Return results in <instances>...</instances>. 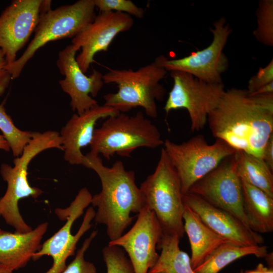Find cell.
<instances>
[{
  "mask_svg": "<svg viewBox=\"0 0 273 273\" xmlns=\"http://www.w3.org/2000/svg\"><path fill=\"white\" fill-rule=\"evenodd\" d=\"M207 122L216 139L262 159L273 134V112L259 106L246 89L235 87L224 92Z\"/></svg>",
  "mask_w": 273,
  "mask_h": 273,
  "instance_id": "cell-1",
  "label": "cell"
},
{
  "mask_svg": "<svg viewBox=\"0 0 273 273\" xmlns=\"http://www.w3.org/2000/svg\"><path fill=\"white\" fill-rule=\"evenodd\" d=\"M82 165L93 169L99 176L101 191L92 196L91 204L96 207L94 220L106 226L110 241L121 236L131 223V213H139L145 206V198L135 182L133 171L125 169L121 160L108 167L99 155L88 153Z\"/></svg>",
  "mask_w": 273,
  "mask_h": 273,
  "instance_id": "cell-2",
  "label": "cell"
},
{
  "mask_svg": "<svg viewBox=\"0 0 273 273\" xmlns=\"http://www.w3.org/2000/svg\"><path fill=\"white\" fill-rule=\"evenodd\" d=\"M167 58L160 55L150 63L138 70L110 69L103 75L104 83L117 84L118 91L104 96V105L121 113L141 107L151 118L158 116L156 101L164 99L166 90L160 81L168 71L163 66Z\"/></svg>",
  "mask_w": 273,
  "mask_h": 273,
  "instance_id": "cell-3",
  "label": "cell"
},
{
  "mask_svg": "<svg viewBox=\"0 0 273 273\" xmlns=\"http://www.w3.org/2000/svg\"><path fill=\"white\" fill-rule=\"evenodd\" d=\"M52 148L63 150L62 140L57 131L33 132L29 143L22 154L13 161L14 166L2 164L0 173L7 184L4 195L0 198V213L7 223L17 233H26L32 230L23 219L18 207L23 198H38L42 193L40 189L31 187L27 178L28 167L32 159L43 151Z\"/></svg>",
  "mask_w": 273,
  "mask_h": 273,
  "instance_id": "cell-4",
  "label": "cell"
},
{
  "mask_svg": "<svg viewBox=\"0 0 273 273\" xmlns=\"http://www.w3.org/2000/svg\"><path fill=\"white\" fill-rule=\"evenodd\" d=\"M163 144L159 129L142 112L131 116L120 112L95 128L89 153L110 160L115 154L128 157L139 148L154 149Z\"/></svg>",
  "mask_w": 273,
  "mask_h": 273,
  "instance_id": "cell-5",
  "label": "cell"
},
{
  "mask_svg": "<svg viewBox=\"0 0 273 273\" xmlns=\"http://www.w3.org/2000/svg\"><path fill=\"white\" fill-rule=\"evenodd\" d=\"M140 189L145 206L154 212L163 233L182 238L185 234L183 194L179 178L164 148L155 171Z\"/></svg>",
  "mask_w": 273,
  "mask_h": 273,
  "instance_id": "cell-6",
  "label": "cell"
},
{
  "mask_svg": "<svg viewBox=\"0 0 273 273\" xmlns=\"http://www.w3.org/2000/svg\"><path fill=\"white\" fill-rule=\"evenodd\" d=\"M94 0H79L41 13L34 36L23 54L6 69L12 79L18 77L36 52L50 41L73 38L92 22L96 14Z\"/></svg>",
  "mask_w": 273,
  "mask_h": 273,
  "instance_id": "cell-7",
  "label": "cell"
},
{
  "mask_svg": "<svg viewBox=\"0 0 273 273\" xmlns=\"http://www.w3.org/2000/svg\"><path fill=\"white\" fill-rule=\"evenodd\" d=\"M163 145L179 178L183 195L224 159L237 151L219 139L210 145L201 134L180 144L166 139Z\"/></svg>",
  "mask_w": 273,
  "mask_h": 273,
  "instance_id": "cell-8",
  "label": "cell"
},
{
  "mask_svg": "<svg viewBox=\"0 0 273 273\" xmlns=\"http://www.w3.org/2000/svg\"><path fill=\"white\" fill-rule=\"evenodd\" d=\"M92 195L86 188L81 189L70 205L65 208H56L55 212L59 219L66 221L62 227L41 244L40 249L32 259L35 261L44 255L53 260L52 267L45 273H61L66 268V260L74 254L76 245L82 236L92 227L96 211L93 206L87 209L82 223L75 235L71 233L74 222L91 204Z\"/></svg>",
  "mask_w": 273,
  "mask_h": 273,
  "instance_id": "cell-9",
  "label": "cell"
},
{
  "mask_svg": "<svg viewBox=\"0 0 273 273\" xmlns=\"http://www.w3.org/2000/svg\"><path fill=\"white\" fill-rule=\"evenodd\" d=\"M170 76L173 84L163 108L166 113L185 109L190 118L191 131L203 129L209 114L217 106L225 91L224 84L209 83L179 71H171Z\"/></svg>",
  "mask_w": 273,
  "mask_h": 273,
  "instance_id": "cell-10",
  "label": "cell"
},
{
  "mask_svg": "<svg viewBox=\"0 0 273 273\" xmlns=\"http://www.w3.org/2000/svg\"><path fill=\"white\" fill-rule=\"evenodd\" d=\"M235 153L196 182L189 192L230 212L251 230L243 209L242 183L237 172Z\"/></svg>",
  "mask_w": 273,
  "mask_h": 273,
  "instance_id": "cell-11",
  "label": "cell"
},
{
  "mask_svg": "<svg viewBox=\"0 0 273 273\" xmlns=\"http://www.w3.org/2000/svg\"><path fill=\"white\" fill-rule=\"evenodd\" d=\"M213 26L210 29L213 36L210 45L181 58H167L163 62L165 69L186 72L209 83H222L221 75L229 67L223 50L232 30L224 17L216 21Z\"/></svg>",
  "mask_w": 273,
  "mask_h": 273,
  "instance_id": "cell-12",
  "label": "cell"
},
{
  "mask_svg": "<svg viewBox=\"0 0 273 273\" xmlns=\"http://www.w3.org/2000/svg\"><path fill=\"white\" fill-rule=\"evenodd\" d=\"M163 233L153 211L145 206L131 228L108 245L118 246L127 254L134 273H148L159 255L156 250Z\"/></svg>",
  "mask_w": 273,
  "mask_h": 273,
  "instance_id": "cell-13",
  "label": "cell"
},
{
  "mask_svg": "<svg viewBox=\"0 0 273 273\" xmlns=\"http://www.w3.org/2000/svg\"><path fill=\"white\" fill-rule=\"evenodd\" d=\"M133 24L132 17L124 13L109 11L96 15L71 40V44L81 50L76 60L82 72H87L97 53L107 51L114 38L129 30Z\"/></svg>",
  "mask_w": 273,
  "mask_h": 273,
  "instance_id": "cell-14",
  "label": "cell"
},
{
  "mask_svg": "<svg viewBox=\"0 0 273 273\" xmlns=\"http://www.w3.org/2000/svg\"><path fill=\"white\" fill-rule=\"evenodd\" d=\"M42 0H14L0 15V49L8 64L28 42L42 13Z\"/></svg>",
  "mask_w": 273,
  "mask_h": 273,
  "instance_id": "cell-15",
  "label": "cell"
},
{
  "mask_svg": "<svg viewBox=\"0 0 273 273\" xmlns=\"http://www.w3.org/2000/svg\"><path fill=\"white\" fill-rule=\"evenodd\" d=\"M78 50L71 44L67 46L59 52L56 64L61 74L65 76L59 81V84L62 90L69 96L72 110L80 115L99 105L90 95L96 97L104 82L103 74L96 70L89 76L82 72L76 60Z\"/></svg>",
  "mask_w": 273,
  "mask_h": 273,
  "instance_id": "cell-16",
  "label": "cell"
},
{
  "mask_svg": "<svg viewBox=\"0 0 273 273\" xmlns=\"http://www.w3.org/2000/svg\"><path fill=\"white\" fill-rule=\"evenodd\" d=\"M184 204L201 218L213 232L227 242L242 246L259 245L263 238L246 228L230 212L210 204L200 197L188 192L183 195Z\"/></svg>",
  "mask_w": 273,
  "mask_h": 273,
  "instance_id": "cell-17",
  "label": "cell"
},
{
  "mask_svg": "<svg viewBox=\"0 0 273 273\" xmlns=\"http://www.w3.org/2000/svg\"><path fill=\"white\" fill-rule=\"evenodd\" d=\"M119 113L112 107L99 105L81 114H74L59 133L65 160L71 165H82L84 155L81 149L90 145L97 121Z\"/></svg>",
  "mask_w": 273,
  "mask_h": 273,
  "instance_id": "cell-18",
  "label": "cell"
},
{
  "mask_svg": "<svg viewBox=\"0 0 273 273\" xmlns=\"http://www.w3.org/2000/svg\"><path fill=\"white\" fill-rule=\"evenodd\" d=\"M48 223L44 222L26 233H14L0 229V263L13 270L22 268L40 248Z\"/></svg>",
  "mask_w": 273,
  "mask_h": 273,
  "instance_id": "cell-19",
  "label": "cell"
},
{
  "mask_svg": "<svg viewBox=\"0 0 273 273\" xmlns=\"http://www.w3.org/2000/svg\"><path fill=\"white\" fill-rule=\"evenodd\" d=\"M183 220L184 231L191 245L190 260L193 269L203 263L220 245L228 242L210 229L196 212L186 205Z\"/></svg>",
  "mask_w": 273,
  "mask_h": 273,
  "instance_id": "cell-20",
  "label": "cell"
},
{
  "mask_svg": "<svg viewBox=\"0 0 273 273\" xmlns=\"http://www.w3.org/2000/svg\"><path fill=\"white\" fill-rule=\"evenodd\" d=\"M241 183L243 209L250 228L257 233L272 232L273 198L242 180Z\"/></svg>",
  "mask_w": 273,
  "mask_h": 273,
  "instance_id": "cell-21",
  "label": "cell"
},
{
  "mask_svg": "<svg viewBox=\"0 0 273 273\" xmlns=\"http://www.w3.org/2000/svg\"><path fill=\"white\" fill-rule=\"evenodd\" d=\"M179 239L176 235L163 234L157 246L161 253L148 273H196L190 257L179 248Z\"/></svg>",
  "mask_w": 273,
  "mask_h": 273,
  "instance_id": "cell-22",
  "label": "cell"
},
{
  "mask_svg": "<svg viewBox=\"0 0 273 273\" xmlns=\"http://www.w3.org/2000/svg\"><path fill=\"white\" fill-rule=\"evenodd\" d=\"M267 254L266 246H242L225 242L194 270L196 273H218L229 264L242 257L254 255L258 257H265Z\"/></svg>",
  "mask_w": 273,
  "mask_h": 273,
  "instance_id": "cell-23",
  "label": "cell"
},
{
  "mask_svg": "<svg viewBox=\"0 0 273 273\" xmlns=\"http://www.w3.org/2000/svg\"><path fill=\"white\" fill-rule=\"evenodd\" d=\"M240 179L273 198V171L264 161L243 151L235 153Z\"/></svg>",
  "mask_w": 273,
  "mask_h": 273,
  "instance_id": "cell-24",
  "label": "cell"
},
{
  "mask_svg": "<svg viewBox=\"0 0 273 273\" xmlns=\"http://www.w3.org/2000/svg\"><path fill=\"white\" fill-rule=\"evenodd\" d=\"M0 130L15 157H19L22 154L33 133L32 131L21 130L17 127L7 113L3 104H0Z\"/></svg>",
  "mask_w": 273,
  "mask_h": 273,
  "instance_id": "cell-25",
  "label": "cell"
},
{
  "mask_svg": "<svg viewBox=\"0 0 273 273\" xmlns=\"http://www.w3.org/2000/svg\"><path fill=\"white\" fill-rule=\"evenodd\" d=\"M256 15L257 27L253 35L260 42L268 46H273V1L261 0Z\"/></svg>",
  "mask_w": 273,
  "mask_h": 273,
  "instance_id": "cell-26",
  "label": "cell"
},
{
  "mask_svg": "<svg viewBox=\"0 0 273 273\" xmlns=\"http://www.w3.org/2000/svg\"><path fill=\"white\" fill-rule=\"evenodd\" d=\"M107 273H134L124 250L118 246L108 245L102 250Z\"/></svg>",
  "mask_w": 273,
  "mask_h": 273,
  "instance_id": "cell-27",
  "label": "cell"
},
{
  "mask_svg": "<svg viewBox=\"0 0 273 273\" xmlns=\"http://www.w3.org/2000/svg\"><path fill=\"white\" fill-rule=\"evenodd\" d=\"M97 234V231H94L85 239L81 247L77 250L74 259L61 273H97L94 264L86 260L84 258L85 252Z\"/></svg>",
  "mask_w": 273,
  "mask_h": 273,
  "instance_id": "cell-28",
  "label": "cell"
},
{
  "mask_svg": "<svg viewBox=\"0 0 273 273\" xmlns=\"http://www.w3.org/2000/svg\"><path fill=\"white\" fill-rule=\"evenodd\" d=\"M96 8L100 12L114 11L126 13L141 19L145 15L144 10L130 0H94Z\"/></svg>",
  "mask_w": 273,
  "mask_h": 273,
  "instance_id": "cell-29",
  "label": "cell"
},
{
  "mask_svg": "<svg viewBox=\"0 0 273 273\" xmlns=\"http://www.w3.org/2000/svg\"><path fill=\"white\" fill-rule=\"evenodd\" d=\"M271 82H273V59L265 67H259L257 73L250 78L246 90L249 95H251Z\"/></svg>",
  "mask_w": 273,
  "mask_h": 273,
  "instance_id": "cell-30",
  "label": "cell"
},
{
  "mask_svg": "<svg viewBox=\"0 0 273 273\" xmlns=\"http://www.w3.org/2000/svg\"><path fill=\"white\" fill-rule=\"evenodd\" d=\"M7 64L4 54L0 49V97L4 94L12 79L11 74L6 69Z\"/></svg>",
  "mask_w": 273,
  "mask_h": 273,
  "instance_id": "cell-31",
  "label": "cell"
},
{
  "mask_svg": "<svg viewBox=\"0 0 273 273\" xmlns=\"http://www.w3.org/2000/svg\"><path fill=\"white\" fill-rule=\"evenodd\" d=\"M250 96L261 107L273 112V93Z\"/></svg>",
  "mask_w": 273,
  "mask_h": 273,
  "instance_id": "cell-32",
  "label": "cell"
},
{
  "mask_svg": "<svg viewBox=\"0 0 273 273\" xmlns=\"http://www.w3.org/2000/svg\"><path fill=\"white\" fill-rule=\"evenodd\" d=\"M262 160L273 171V134L271 135L265 145Z\"/></svg>",
  "mask_w": 273,
  "mask_h": 273,
  "instance_id": "cell-33",
  "label": "cell"
},
{
  "mask_svg": "<svg viewBox=\"0 0 273 273\" xmlns=\"http://www.w3.org/2000/svg\"><path fill=\"white\" fill-rule=\"evenodd\" d=\"M269 93H273V82H271L265 85L262 86L253 94L250 95H255Z\"/></svg>",
  "mask_w": 273,
  "mask_h": 273,
  "instance_id": "cell-34",
  "label": "cell"
},
{
  "mask_svg": "<svg viewBox=\"0 0 273 273\" xmlns=\"http://www.w3.org/2000/svg\"><path fill=\"white\" fill-rule=\"evenodd\" d=\"M0 149L9 151L10 147L3 135L0 134Z\"/></svg>",
  "mask_w": 273,
  "mask_h": 273,
  "instance_id": "cell-35",
  "label": "cell"
},
{
  "mask_svg": "<svg viewBox=\"0 0 273 273\" xmlns=\"http://www.w3.org/2000/svg\"><path fill=\"white\" fill-rule=\"evenodd\" d=\"M266 268L262 264L259 263L255 269L246 271L244 273H264Z\"/></svg>",
  "mask_w": 273,
  "mask_h": 273,
  "instance_id": "cell-36",
  "label": "cell"
},
{
  "mask_svg": "<svg viewBox=\"0 0 273 273\" xmlns=\"http://www.w3.org/2000/svg\"><path fill=\"white\" fill-rule=\"evenodd\" d=\"M13 271L9 267L0 263V273H13Z\"/></svg>",
  "mask_w": 273,
  "mask_h": 273,
  "instance_id": "cell-37",
  "label": "cell"
},
{
  "mask_svg": "<svg viewBox=\"0 0 273 273\" xmlns=\"http://www.w3.org/2000/svg\"><path fill=\"white\" fill-rule=\"evenodd\" d=\"M264 273H273V270H272V268H266V269L265 270Z\"/></svg>",
  "mask_w": 273,
  "mask_h": 273,
  "instance_id": "cell-38",
  "label": "cell"
},
{
  "mask_svg": "<svg viewBox=\"0 0 273 273\" xmlns=\"http://www.w3.org/2000/svg\"><path fill=\"white\" fill-rule=\"evenodd\" d=\"M0 216H1V213H0Z\"/></svg>",
  "mask_w": 273,
  "mask_h": 273,
  "instance_id": "cell-39",
  "label": "cell"
}]
</instances>
